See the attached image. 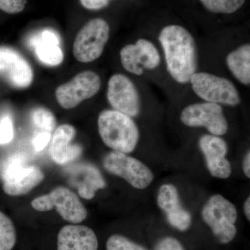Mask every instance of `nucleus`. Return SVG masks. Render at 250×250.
<instances>
[{"label": "nucleus", "mask_w": 250, "mask_h": 250, "mask_svg": "<svg viewBox=\"0 0 250 250\" xmlns=\"http://www.w3.org/2000/svg\"><path fill=\"white\" fill-rule=\"evenodd\" d=\"M154 250H185L183 246L175 238L166 237L156 245Z\"/></svg>", "instance_id": "28"}, {"label": "nucleus", "mask_w": 250, "mask_h": 250, "mask_svg": "<svg viewBox=\"0 0 250 250\" xmlns=\"http://www.w3.org/2000/svg\"><path fill=\"white\" fill-rule=\"evenodd\" d=\"M101 85V79L98 74L93 71L80 72L70 82L59 85L56 89V98L62 108L72 109L95 96Z\"/></svg>", "instance_id": "10"}, {"label": "nucleus", "mask_w": 250, "mask_h": 250, "mask_svg": "<svg viewBox=\"0 0 250 250\" xmlns=\"http://www.w3.org/2000/svg\"><path fill=\"white\" fill-rule=\"evenodd\" d=\"M27 0H0V10L9 14L21 13L25 8Z\"/></svg>", "instance_id": "26"}, {"label": "nucleus", "mask_w": 250, "mask_h": 250, "mask_svg": "<svg viewBox=\"0 0 250 250\" xmlns=\"http://www.w3.org/2000/svg\"><path fill=\"white\" fill-rule=\"evenodd\" d=\"M14 136V123L11 117L4 116L0 121V145L8 144Z\"/></svg>", "instance_id": "25"}, {"label": "nucleus", "mask_w": 250, "mask_h": 250, "mask_svg": "<svg viewBox=\"0 0 250 250\" xmlns=\"http://www.w3.org/2000/svg\"><path fill=\"white\" fill-rule=\"evenodd\" d=\"M199 146L205 156L207 169L215 178L228 179L231 174V166L227 159L228 148L225 140L212 134L202 136Z\"/></svg>", "instance_id": "14"}, {"label": "nucleus", "mask_w": 250, "mask_h": 250, "mask_svg": "<svg viewBox=\"0 0 250 250\" xmlns=\"http://www.w3.org/2000/svg\"><path fill=\"white\" fill-rule=\"evenodd\" d=\"M202 217L220 243H230L236 236L238 211L234 205L223 195H214L207 200Z\"/></svg>", "instance_id": "4"}, {"label": "nucleus", "mask_w": 250, "mask_h": 250, "mask_svg": "<svg viewBox=\"0 0 250 250\" xmlns=\"http://www.w3.org/2000/svg\"><path fill=\"white\" fill-rule=\"evenodd\" d=\"M29 45L39 60L46 65L57 66L63 61L60 37L55 31L50 29L41 31L31 38Z\"/></svg>", "instance_id": "18"}, {"label": "nucleus", "mask_w": 250, "mask_h": 250, "mask_svg": "<svg viewBox=\"0 0 250 250\" xmlns=\"http://www.w3.org/2000/svg\"><path fill=\"white\" fill-rule=\"evenodd\" d=\"M157 204L173 228L185 231L191 226V215L182 207L178 190L172 184L161 186L158 192Z\"/></svg>", "instance_id": "15"}, {"label": "nucleus", "mask_w": 250, "mask_h": 250, "mask_svg": "<svg viewBox=\"0 0 250 250\" xmlns=\"http://www.w3.org/2000/svg\"><path fill=\"white\" fill-rule=\"evenodd\" d=\"M194 93L207 103L236 106L241 95L231 81L208 72H195L190 82Z\"/></svg>", "instance_id": "5"}, {"label": "nucleus", "mask_w": 250, "mask_h": 250, "mask_svg": "<svg viewBox=\"0 0 250 250\" xmlns=\"http://www.w3.org/2000/svg\"><path fill=\"white\" fill-rule=\"evenodd\" d=\"M16 239V229L12 220L0 211V250H12Z\"/></svg>", "instance_id": "21"}, {"label": "nucleus", "mask_w": 250, "mask_h": 250, "mask_svg": "<svg viewBox=\"0 0 250 250\" xmlns=\"http://www.w3.org/2000/svg\"><path fill=\"white\" fill-rule=\"evenodd\" d=\"M44 179L41 169L29 164L24 156L16 154L9 158L3 169V190L10 196H22L39 186Z\"/></svg>", "instance_id": "3"}, {"label": "nucleus", "mask_w": 250, "mask_h": 250, "mask_svg": "<svg viewBox=\"0 0 250 250\" xmlns=\"http://www.w3.org/2000/svg\"><path fill=\"white\" fill-rule=\"evenodd\" d=\"M107 100L113 110L131 117L139 116L141 100L136 85L129 77L115 74L108 82Z\"/></svg>", "instance_id": "11"}, {"label": "nucleus", "mask_w": 250, "mask_h": 250, "mask_svg": "<svg viewBox=\"0 0 250 250\" xmlns=\"http://www.w3.org/2000/svg\"><path fill=\"white\" fill-rule=\"evenodd\" d=\"M120 56L125 70L137 76L143 75L145 69L154 70L161 62L160 54L156 46L145 39L124 46Z\"/></svg>", "instance_id": "13"}, {"label": "nucleus", "mask_w": 250, "mask_h": 250, "mask_svg": "<svg viewBox=\"0 0 250 250\" xmlns=\"http://www.w3.org/2000/svg\"><path fill=\"white\" fill-rule=\"evenodd\" d=\"M110 27L102 18L90 20L75 38L73 44L74 57L81 62H90L101 57L107 43Z\"/></svg>", "instance_id": "7"}, {"label": "nucleus", "mask_w": 250, "mask_h": 250, "mask_svg": "<svg viewBox=\"0 0 250 250\" xmlns=\"http://www.w3.org/2000/svg\"><path fill=\"white\" fill-rule=\"evenodd\" d=\"M106 250H147L121 235H113L106 242Z\"/></svg>", "instance_id": "24"}, {"label": "nucleus", "mask_w": 250, "mask_h": 250, "mask_svg": "<svg viewBox=\"0 0 250 250\" xmlns=\"http://www.w3.org/2000/svg\"><path fill=\"white\" fill-rule=\"evenodd\" d=\"M159 41L170 76L177 83H188L197 72L198 65L196 42L193 36L182 26L170 24L161 29Z\"/></svg>", "instance_id": "1"}, {"label": "nucleus", "mask_w": 250, "mask_h": 250, "mask_svg": "<svg viewBox=\"0 0 250 250\" xmlns=\"http://www.w3.org/2000/svg\"><path fill=\"white\" fill-rule=\"evenodd\" d=\"M81 4L85 9L100 10L107 6L110 0H80Z\"/></svg>", "instance_id": "29"}, {"label": "nucleus", "mask_w": 250, "mask_h": 250, "mask_svg": "<svg viewBox=\"0 0 250 250\" xmlns=\"http://www.w3.org/2000/svg\"><path fill=\"white\" fill-rule=\"evenodd\" d=\"M76 129L72 125H61L51 138L49 154L51 159L59 165H64L75 161L82 154V146L72 143L75 139Z\"/></svg>", "instance_id": "16"}, {"label": "nucleus", "mask_w": 250, "mask_h": 250, "mask_svg": "<svg viewBox=\"0 0 250 250\" xmlns=\"http://www.w3.org/2000/svg\"><path fill=\"white\" fill-rule=\"evenodd\" d=\"M98 241L92 229L84 225H68L59 231L57 250H98Z\"/></svg>", "instance_id": "17"}, {"label": "nucleus", "mask_w": 250, "mask_h": 250, "mask_svg": "<svg viewBox=\"0 0 250 250\" xmlns=\"http://www.w3.org/2000/svg\"><path fill=\"white\" fill-rule=\"evenodd\" d=\"M226 63L229 70L240 83L250 84V45L245 43L228 54Z\"/></svg>", "instance_id": "19"}, {"label": "nucleus", "mask_w": 250, "mask_h": 250, "mask_svg": "<svg viewBox=\"0 0 250 250\" xmlns=\"http://www.w3.org/2000/svg\"><path fill=\"white\" fill-rule=\"evenodd\" d=\"M180 120L186 126L205 127L215 136H223L228 131V120L218 104L205 102L188 105L181 113Z\"/></svg>", "instance_id": "9"}, {"label": "nucleus", "mask_w": 250, "mask_h": 250, "mask_svg": "<svg viewBox=\"0 0 250 250\" xmlns=\"http://www.w3.org/2000/svg\"><path fill=\"white\" fill-rule=\"evenodd\" d=\"M34 209L45 212L56 208L62 218L74 224L86 218V208L80 198L68 188L58 187L46 195L34 199L31 204Z\"/></svg>", "instance_id": "6"}, {"label": "nucleus", "mask_w": 250, "mask_h": 250, "mask_svg": "<svg viewBox=\"0 0 250 250\" xmlns=\"http://www.w3.org/2000/svg\"><path fill=\"white\" fill-rule=\"evenodd\" d=\"M99 134L104 143L116 152L129 154L139 143V128L132 118L115 110H104L98 117Z\"/></svg>", "instance_id": "2"}, {"label": "nucleus", "mask_w": 250, "mask_h": 250, "mask_svg": "<svg viewBox=\"0 0 250 250\" xmlns=\"http://www.w3.org/2000/svg\"><path fill=\"white\" fill-rule=\"evenodd\" d=\"M206 9L214 14H231L241 9L246 0H200Z\"/></svg>", "instance_id": "22"}, {"label": "nucleus", "mask_w": 250, "mask_h": 250, "mask_svg": "<svg viewBox=\"0 0 250 250\" xmlns=\"http://www.w3.org/2000/svg\"><path fill=\"white\" fill-rule=\"evenodd\" d=\"M244 211L248 220H250V197H248L244 204Z\"/></svg>", "instance_id": "31"}, {"label": "nucleus", "mask_w": 250, "mask_h": 250, "mask_svg": "<svg viewBox=\"0 0 250 250\" xmlns=\"http://www.w3.org/2000/svg\"><path fill=\"white\" fill-rule=\"evenodd\" d=\"M33 123L41 131L52 133L56 127L55 116L45 108H36L31 113Z\"/></svg>", "instance_id": "23"}, {"label": "nucleus", "mask_w": 250, "mask_h": 250, "mask_svg": "<svg viewBox=\"0 0 250 250\" xmlns=\"http://www.w3.org/2000/svg\"><path fill=\"white\" fill-rule=\"evenodd\" d=\"M0 78L13 88L24 89L32 83L34 72L20 52L8 46H0Z\"/></svg>", "instance_id": "12"}, {"label": "nucleus", "mask_w": 250, "mask_h": 250, "mask_svg": "<svg viewBox=\"0 0 250 250\" xmlns=\"http://www.w3.org/2000/svg\"><path fill=\"white\" fill-rule=\"evenodd\" d=\"M243 172L247 177H250V152L248 151L246 156H245L244 160L243 163Z\"/></svg>", "instance_id": "30"}, {"label": "nucleus", "mask_w": 250, "mask_h": 250, "mask_svg": "<svg viewBox=\"0 0 250 250\" xmlns=\"http://www.w3.org/2000/svg\"><path fill=\"white\" fill-rule=\"evenodd\" d=\"M103 166L109 173L124 179L135 188H146L154 179L152 170L146 164L125 153H108L104 159Z\"/></svg>", "instance_id": "8"}, {"label": "nucleus", "mask_w": 250, "mask_h": 250, "mask_svg": "<svg viewBox=\"0 0 250 250\" xmlns=\"http://www.w3.org/2000/svg\"><path fill=\"white\" fill-rule=\"evenodd\" d=\"M81 172L83 179L77 184L79 195L85 200H91L97 190L106 187V182L100 170L91 164L81 166Z\"/></svg>", "instance_id": "20"}, {"label": "nucleus", "mask_w": 250, "mask_h": 250, "mask_svg": "<svg viewBox=\"0 0 250 250\" xmlns=\"http://www.w3.org/2000/svg\"><path fill=\"white\" fill-rule=\"evenodd\" d=\"M52 133L40 131L34 136L32 143L36 152H41L50 143Z\"/></svg>", "instance_id": "27"}]
</instances>
